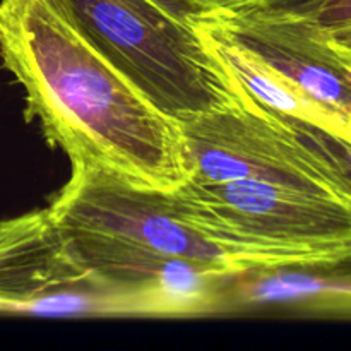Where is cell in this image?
Returning <instances> with one entry per match:
<instances>
[{
  "mask_svg": "<svg viewBox=\"0 0 351 351\" xmlns=\"http://www.w3.org/2000/svg\"><path fill=\"white\" fill-rule=\"evenodd\" d=\"M0 58L23 86L27 122L71 167L175 191L187 182L177 117L106 58L51 0H0Z\"/></svg>",
  "mask_w": 351,
  "mask_h": 351,
  "instance_id": "cell-1",
  "label": "cell"
},
{
  "mask_svg": "<svg viewBox=\"0 0 351 351\" xmlns=\"http://www.w3.org/2000/svg\"><path fill=\"white\" fill-rule=\"evenodd\" d=\"M48 211L67 228L105 233L219 276L276 266H329L293 247L252 242L206 221L177 191L132 184L93 167H72Z\"/></svg>",
  "mask_w": 351,
  "mask_h": 351,
  "instance_id": "cell-2",
  "label": "cell"
},
{
  "mask_svg": "<svg viewBox=\"0 0 351 351\" xmlns=\"http://www.w3.org/2000/svg\"><path fill=\"white\" fill-rule=\"evenodd\" d=\"M58 10L165 112L177 117L225 108L247 95L209 51L197 26L151 0H51Z\"/></svg>",
  "mask_w": 351,
  "mask_h": 351,
  "instance_id": "cell-3",
  "label": "cell"
},
{
  "mask_svg": "<svg viewBox=\"0 0 351 351\" xmlns=\"http://www.w3.org/2000/svg\"><path fill=\"white\" fill-rule=\"evenodd\" d=\"M189 182H261L351 197L336 137L274 113L249 95L180 120Z\"/></svg>",
  "mask_w": 351,
  "mask_h": 351,
  "instance_id": "cell-4",
  "label": "cell"
},
{
  "mask_svg": "<svg viewBox=\"0 0 351 351\" xmlns=\"http://www.w3.org/2000/svg\"><path fill=\"white\" fill-rule=\"evenodd\" d=\"M175 191L225 233L308 250L331 266L351 267V197L242 180H187Z\"/></svg>",
  "mask_w": 351,
  "mask_h": 351,
  "instance_id": "cell-5",
  "label": "cell"
},
{
  "mask_svg": "<svg viewBox=\"0 0 351 351\" xmlns=\"http://www.w3.org/2000/svg\"><path fill=\"white\" fill-rule=\"evenodd\" d=\"M58 226L74 259L112 297L120 315H194L221 308L228 276L117 237Z\"/></svg>",
  "mask_w": 351,
  "mask_h": 351,
  "instance_id": "cell-6",
  "label": "cell"
},
{
  "mask_svg": "<svg viewBox=\"0 0 351 351\" xmlns=\"http://www.w3.org/2000/svg\"><path fill=\"white\" fill-rule=\"evenodd\" d=\"M0 312L120 315L74 259L48 208L0 219Z\"/></svg>",
  "mask_w": 351,
  "mask_h": 351,
  "instance_id": "cell-7",
  "label": "cell"
},
{
  "mask_svg": "<svg viewBox=\"0 0 351 351\" xmlns=\"http://www.w3.org/2000/svg\"><path fill=\"white\" fill-rule=\"evenodd\" d=\"M208 17L305 95L332 112L351 117V72L332 57L317 24L297 3Z\"/></svg>",
  "mask_w": 351,
  "mask_h": 351,
  "instance_id": "cell-8",
  "label": "cell"
},
{
  "mask_svg": "<svg viewBox=\"0 0 351 351\" xmlns=\"http://www.w3.org/2000/svg\"><path fill=\"white\" fill-rule=\"evenodd\" d=\"M195 26L209 51L240 82L243 91L254 101L271 112L307 123L331 137L341 139L350 117L332 112L305 95L256 53L237 43L211 17H204Z\"/></svg>",
  "mask_w": 351,
  "mask_h": 351,
  "instance_id": "cell-9",
  "label": "cell"
},
{
  "mask_svg": "<svg viewBox=\"0 0 351 351\" xmlns=\"http://www.w3.org/2000/svg\"><path fill=\"white\" fill-rule=\"evenodd\" d=\"M295 3L319 26L335 27L351 24V0H298Z\"/></svg>",
  "mask_w": 351,
  "mask_h": 351,
  "instance_id": "cell-10",
  "label": "cell"
},
{
  "mask_svg": "<svg viewBox=\"0 0 351 351\" xmlns=\"http://www.w3.org/2000/svg\"><path fill=\"white\" fill-rule=\"evenodd\" d=\"M202 12L208 16H239L254 10L269 9L298 0H194Z\"/></svg>",
  "mask_w": 351,
  "mask_h": 351,
  "instance_id": "cell-11",
  "label": "cell"
},
{
  "mask_svg": "<svg viewBox=\"0 0 351 351\" xmlns=\"http://www.w3.org/2000/svg\"><path fill=\"white\" fill-rule=\"evenodd\" d=\"M317 27L319 33H321L322 41H324L328 50L332 53V57H335L346 71L351 72V24H348V26L335 27H326L319 26L317 24Z\"/></svg>",
  "mask_w": 351,
  "mask_h": 351,
  "instance_id": "cell-12",
  "label": "cell"
},
{
  "mask_svg": "<svg viewBox=\"0 0 351 351\" xmlns=\"http://www.w3.org/2000/svg\"><path fill=\"white\" fill-rule=\"evenodd\" d=\"M324 317L348 319V321H351V267L343 271V287L339 290L338 297L331 302L328 311L324 312Z\"/></svg>",
  "mask_w": 351,
  "mask_h": 351,
  "instance_id": "cell-13",
  "label": "cell"
},
{
  "mask_svg": "<svg viewBox=\"0 0 351 351\" xmlns=\"http://www.w3.org/2000/svg\"><path fill=\"white\" fill-rule=\"evenodd\" d=\"M338 143H339V149H341V153H343V158H345L346 163H348L351 168V146H348V144H345L343 141H339V139H338Z\"/></svg>",
  "mask_w": 351,
  "mask_h": 351,
  "instance_id": "cell-14",
  "label": "cell"
},
{
  "mask_svg": "<svg viewBox=\"0 0 351 351\" xmlns=\"http://www.w3.org/2000/svg\"><path fill=\"white\" fill-rule=\"evenodd\" d=\"M339 141H343V143L348 144V146H351V117L348 119V122H346L345 134H343V137Z\"/></svg>",
  "mask_w": 351,
  "mask_h": 351,
  "instance_id": "cell-15",
  "label": "cell"
}]
</instances>
